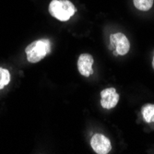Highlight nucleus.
Instances as JSON below:
<instances>
[{
	"instance_id": "nucleus-1",
	"label": "nucleus",
	"mask_w": 154,
	"mask_h": 154,
	"mask_svg": "<svg viewBox=\"0 0 154 154\" xmlns=\"http://www.w3.org/2000/svg\"><path fill=\"white\" fill-rule=\"evenodd\" d=\"M25 53L30 63H37L51 53V42L47 39L34 41L26 47Z\"/></svg>"
},
{
	"instance_id": "nucleus-2",
	"label": "nucleus",
	"mask_w": 154,
	"mask_h": 154,
	"mask_svg": "<svg viewBox=\"0 0 154 154\" xmlns=\"http://www.w3.org/2000/svg\"><path fill=\"white\" fill-rule=\"evenodd\" d=\"M51 15L60 21H67L76 12V8L68 0H53L49 5Z\"/></svg>"
},
{
	"instance_id": "nucleus-3",
	"label": "nucleus",
	"mask_w": 154,
	"mask_h": 154,
	"mask_svg": "<svg viewBox=\"0 0 154 154\" xmlns=\"http://www.w3.org/2000/svg\"><path fill=\"white\" fill-rule=\"evenodd\" d=\"M110 43L116 49V52L119 55L127 54L130 49V43L128 37L121 32L114 33L110 36Z\"/></svg>"
},
{
	"instance_id": "nucleus-4",
	"label": "nucleus",
	"mask_w": 154,
	"mask_h": 154,
	"mask_svg": "<svg viewBox=\"0 0 154 154\" xmlns=\"http://www.w3.org/2000/svg\"><path fill=\"white\" fill-rule=\"evenodd\" d=\"M91 146L98 154H107L112 149V144L109 138L102 134H95L91 139Z\"/></svg>"
},
{
	"instance_id": "nucleus-5",
	"label": "nucleus",
	"mask_w": 154,
	"mask_h": 154,
	"mask_svg": "<svg viewBox=\"0 0 154 154\" xmlns=\"http://www.w3.org/2000/svg\"><path fill=\"white\" fill-rule=\"evenodd\" d=\"M101 105L104 109H112L119 102V94L115 88H107L101 92Z\"/></svg>"
},
{
	"instance_id": "nucleus-6",
	"label": "nucleus",
	"mask_w": 154,
	"mask_h": 154,
	"mask_svg": "<svg viewBox=\"0 0 154 154\" xmlns=\"http://www.w3.org/2000/svg\"><path fill=\"white\" fill-rule=\"evenodd\" d=\"M93 57L89 54H82L79 55L78 60V69L79 72L84 77H90L93 74Z\"/></svg>"
},
{
	"instance_id": "nucleus-7",
	"label": "nucleus",
	"mask_w": 154,
	"mask_h": 154,
	"mask_svg": "<svg viewBox=\"0 0 154 154\" xmlns=\"http://www.w3.org/2000/svg\"><path fill=\"white\" fill-rule=\"evenodd\" d=\"M141 114L146 123L154 122V104L147 103L141 108Z\"/></svg>"
},
{
	"instance_id": "nucleus-8",
	"label": "nucleus",
	"mask_w": 154,
	"mask_h": 154,
	"mask_svg": "<svg viewBox=\"0 0 154 154\" xmlns=\"http://www.w3.org/2000/svg\"><path fill=\"white\" fill-rule=\"evenodd\" d=\"M134 5L139 10L148 11L153 6V0H134Z\"/></svg>"
},
{
	"instance_id": "nucleus-9",
	"label": "nucleus",
	"mask_w": 154,
	"mask_h": 154,
	"mask_svg": "<svg viewBox=\"0 0 154 154\" xmlns=\"http://www.w3.org/2000/svg\"><path fill=\"white\" fill-rule=\"evenodd\" d=\"M10 81V74L5 68L0 67V90L7 86Z\"/></svg>"
},
{
	"instance_id": "nucleus-10",
	"label": "nucleus",
	"mask_w": 154,
	"mask_h": 154,
	"mask_svg": "<svg viewBox=\"0 0 154 154\" xmlns=\"http://www.w3.org/2000/svg\"><path fill=\"white\" fill-rule=\"evenodd\" d=\"M152 67H153V69H154V63H152Z\"/></svg>"
},
{
	"instance_id": "nucleus-11",
	"label": "nucleus",
	"mask_w": 154,
	"mask_h": 154,
	"mask_svg": "<svg viewBox=\"0 0 154 154\" xmlns=\"http://www.w3.org/2000/svg\"><path fill=\"white\" fill-rule=\"evenodd\" d=\"M152 63H154V57H153V60H152Z\"/></svg>"
}]
</instances>
